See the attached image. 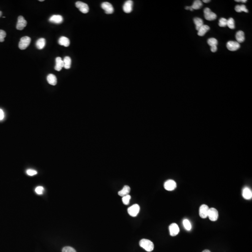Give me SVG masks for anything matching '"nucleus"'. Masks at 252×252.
Instances as JSON below:
<instances>
[{
  "label": "nucleus",
  "mask_w": 252,
  "mask_h": 252,
  "mask_svg": "<svg viewBox=\"0 0 252 252\" xmlns=\"http://www.w3.org/2000/svg\"><path fill=\"white\" fill-rule=\"evenodd\" d=\"M140 247L147 252H151L154 249V244L151 241L147 239H141L139 242Z\"/></svg>",
  "instance_id": "nucleus-1"
},
{
  "label": "nucleus",
  "mask_w": 252,
  "mask_h": 252,
  "mask_svg": "<svg viewBox=\"0 0 252 252\" xmlns=\"http://www.w3.org/2000/svg\"><path fill=\"white\" fill-rule=\"evenodd\" d=\"M31 42V38L28 36H23L21 38L19 43V48L20 49L23 50L26 49L30 45Z\"/></svg>",
  "instance_id": "nucleus-2"
},
{
  "label": "nucleus",
  "mask_w": 252,
  "mask_h": 252,
  "mask_svg": "<svg viewBox=\"0 0 252 252\" xmlns=\"http://www.w3.org/2000/svg\"><path fill=\"white\" fill-rule=\"evenodd\" d=\"M204 18L208 21H213L216 19L217 15L211 11L209 8H206L204 10Z\"/></svg>",
  "instance_id": "nucleus-3"
},
{
  "label": "nucleus",
  "mask_w": 252,
  "mask_h": 252,
  "mask_svg": "<svg viewBox=\"0 0 252 252\" xmlns=\"http://www.w3.org/2000/svg\"><path fill=\"white\" fill-rule=\"evenodd\" d=\"M76 7L79 9L80 11L84 14H87L89 11L88 5L82 1H77L76 3Z\"/></svg>",
  "instance_id": "nucleus-4"
},
{
  "label": "nucleus",
  "mask_w": 252,
  "mask_h": 252,
  "mask_svg": "<svg viewBox=\"0 0 252 252\" xmlns=\"http://www.w3.org/2000/svg\"><path fill=\"white\" fill-rule=\"evenodd\" d=\"M140 209V206L138 204H134L128 208V212L132 217H136L138 214Z\"/></svg>",
  "instance_id": "nucleus-5"
},
{
  "label": "nucleus",
  "mask_w": 252,
  "mask_h": 252,
  "mask_svg": "<svg viewBox=\"0 0 252 252\" xmlns=\"http://www.w3.org/2000/svg\"><path fill=\"white\" fill-rule=\"evenodd\" d=\"M208 217L211 221H216L218 217V212L217 209L214 208H209L208 212Z\"/></svg>",
  "instance_id": "nucleus-6"
},
{
  "label": "nucleus",
  "mask_w": 252,
  "mask_h": 252,
  "mask_svg": "<svg viewBox=\"0 0 252 252\" xmlns=\"http://www.w3.org/2000/svg\"><path fill=\"white\" fill-rule=\"evenodd\" d=\"M164 187L165 190L168 191H172L176 189L177 184L176 182L173 180H168L164 183Z\"/></svg>",
  "instance_id": "nucleus-7"
},
{
  "label": "nucleus",
  "mask_w": 252,
  "mask_h": 252,
  "mask_svg": "<svg viewBox=\"0 0 252 252\" xmlns=\"http://www.w3.org/2000/svg\"><path fill=\"white\" fill-rule=\"evenodd\" d=\"M102 9L105 11V13L107 14H111L114 11V7L112 5L108 2L102 3L101 5Z\"/></svg>",
  "instance_id": "nucleus-8"
},
{
  "label": "nucleus",
  "mask_w": 252,
  "mask_h": 252,
  "mask_svg": "<svg viewBox=\"0 0 252 252\" xmlns=\"http://www.w3.org/2000/svg\"><path fill=\"white\" fill-rule=\"evenodd\" d=\"M240 46H241L239 43H238L236 41H230L228 42L226 44V47L228 48V49L232 52L238 50L240 48Z\"/></svg>",
  "instance_id": "nucleus-9"
},
{
  "label": "nucleus",
  "mask_w": 252,
  "mask_h": 252,
  "mask_svg": "<svg viewBox=\"0 0 252 252\" xmlns=\"http://www.w3.org/2000/svg\"><path fill=\"white\" fill-rule=\"evenodd\" d=\"M27 24V22L24 17L22 16H19L18 17V21L16 26L17 30H22L26 27Z\"/></svg>",
  "instance_id": "nucleus-10"
},
{
  "label": "nucleus",
  "mask_w": 252,
  "mask_h": 252,
  "mask_svg": "<svg viewBox=\"0 0 252 252\" xmlns=\"http://www.w3.org/2000/svg\"><path fill=\"white\" fill-rule=\"evenodd\" d=\"M209 208L206 204H202L199 208V216L201 218H206L208 217Z\"/></svg>",
  "instance_id": "nucleus-11"
},
{
  "label": "nucleus",
  "mask_w": 252,
  "mask_h": 252,
  "mask_svg": "<svg viewBox=\"0 0 252 252\" xmlns=\"http://www.w3.org/2000/svg\"><path fill=\"white\" fill-rule=\"evenodd\" d=\"M169 233L171 236H175L179 233V228L176 223H172L169 226Z\"/></svg>",
  "instance_id": "nucleus-12"
},
{
  "label": "nucleus",
  "mask_w": 252,
  "mask_h": 252,
  "mask_svg": "<svg viewBox=\"0 0 252 252\" xmlns=\"http://www.w3.org/2000/svg\"><path fill=\"white\" fill-rule=\"evenodd\" d=\"M49 21L52 23L59 24H61L63 22V18L62 16L59 15H54L50 17Z\"/></svg>",
  "instance_id": "nucleus-13"
},
{
  "label": "nucleus",
  "mask_w": 252,
  "mask_h": 252,
  "mask_svg": "<svg viewBox=\"0 0 252 252\" xmlns=\"http://www.w3.org/2000/svg\"><path fill=\"white\" fill-rule=\"evenodd\" d=\"M133 2L132 1L128 0L126 1L123 6V9L124 12L126 13H130L133 10Z\"/></svg>",
  "instance_id": "nucleus-14"
},
{
  "label": "nucleus",
  "mask_w": 252,
  "mask_h": 252,
  "mask_svg": "<svg viewBox=\"0 0 252 252\" xmlns=\"http://www.w3.org/2000/svg\"><path fill=\"white\" fill-rule=\"evenodd\" d=\"M242 196L245 199L247 200L251 199L252 197V190L247 187H245L242 190Z\"/></svg>",
  "instance_id": "nucleus-15"
},
{
  "label": "nucleus",
  "mask_w": 252,
  "mask_h": 252,
  "mask_svg": "<svg viewBox=\"0 0 252 252\" xmlns=\"http://www.w3.org/2000/svg\"><path fill=\"white\" fill-rule=\"evenodd\" d=\"M63 67L64 63L63 60H62L60 57H57L56 58V65L55 66V69L57 71H60Z\"/></svg>",
  "instance_id": "nucleus-16"
},
{
  "label": "nucleus",
  "mask_w": 252,
  "mask_h": 252,
  "mask_svg": "<svg viewBox=\"0 0 252 252\" xmlns=\"http://www.w3.org/2000/svg\"><path fill=\"white\" fill-rule=\"evenodd\" d=\"M47 80L48 83L51 85H55L57 83V79L56 76L52 74H50L47 77Z\"/></svg>",
  "instance_id": "nucleus-17"
},
{
  "label": "nucleus",
  "mask_w": 252,
  "mask_h": 252,
  "mask_svg": "<svg viewBox=\"0 0 252 252\" xmlns=\"http://www.w3.org/2000/svg\"><path fill=\"white\" fill-rule=\"evenodd\" d=\"M58 44L65 47H68L70 44L69 39L65 36H61L58 39Z\"/></svg>",
  "instance_id": "nucleus-18"
},
{
  "label": "nucleus",
  "mask_w": 252,
  "mask_h": 252,
  "mask_svg": "<svg viewBox=\"0 0 252 252\" xmlns=\"http://www.w3.org/2000/svg\"><path fill=\"white\" fill-rule=\"evenodd\" d=\"M236 39L238 43H243L244 41L245 38V34L244 32L242 31H239L236 34Z\"/></svg>",
  "instance_id": "nucleus-19"
},
{
  "label": "nucleus",
  "mask_w": 252,
  "mask_h": 252,
  "mask_svg": "<svg viewBox=\"0 0 252 252\" xmlns=\"http://www.w3.org/2000/svg\"><path fill=\"white\" fill-rule=\"evenodd\" d=\"M209 30V26L204 24L198 30V35L200 36H204Z\"/></svg>",
  "instance_id": "nucleus-20"
},
{
  "label": "nucleus",
  "mask_w": 252,
  "mask_h": 252,
  "mask_svg": "<svg viewBox=\"0 0 252 252\" xmlns=\"http://www.w3.org/2000/svg\"><path fill=\"white\" fill-rule=\"evenodd\" d=\"M45 44H46V40L43 38H41L38 39L36 43V48L39 50L43 49V48H44Z\"/></svg>",
  "instance_id": "nucleus-21"
},
{
  "label": "nucleus",
  "mask_w": 252,
  "mask_h": 252,
  "mask_svg": "<svg viewBox=\"0 0 252 252\" xmlns=\"http://www.w3.org/2000/svg\"><path fill=\"white\" fill-rule=\"evenodd\" d=\"M130 191V188L128 185H125L124 186V187L122 190L118 192V195L123 197V196L129 195Z\"/></svg>",
  "instance_id": "nucleus-22"
},
{
  "label": "nucleus",
  "mask_w": 252,
  "mask_h": 252,
  "mask_svg": "<svg viewBox=\"0 0 252 252\" xmlns=\"http://www.w3.org/2000/svg\"><path fill=\"white\" fill-rule=\"evenodd\" d=\"M193 22L196 25V29L198 31L199 28H200L202 26L204 25L203 20L200 18H198V17L194 18L193 19Z\"/></svg>",
  "instance_id": "nucleus-23"
},
{
  "label": "nucleus",
  "mask_w": 252,
  "mask_h": 252,
  "mask_svg": "<svg viewBox=\"0 0 252 252\" xmlns=\"http://www.w3.org/2000/svg\"><path fill=\"white\" fill-rule=\"evenodd\" d=\"M63 63H64V68L66 69H69L71 68V60L70 57L66 56L63 59Z\"/></svg>",
  "instance_id": "nucleus-24"
},
{
  "label": "nucleus",
  "mask_w": 252,
  "mask_h": 252,
  "mask_svg": "<svg viewBox=\"0 0 252 252\" xmlns=\"http://www.w3.org/2000/svg\"><path fill=\"white\" fill-rule=\"evenodd\" d=\"M202 5H203L202 2L201 1L196 0L193 2L192 5L190 6V8H192L193 9L198 10V9H200Z\"/></svg>",
  "instance_id": "nucleus-25"
},
{
  "label": "nucleus",
  "mask_w": 252,
  "mask_h": 252,
  "mask_svg": "<svg viewBox=\"0 0 252 252\" xmlns=\"http://www.w3.org/2000/svg\"><path fill=\"white\" fill-rule=\"evenodd\" d=\"M235 10L236 11L239 12V13L242 11L245 12L246 13H248V10L244 5H237L235 6Z\"/></svg>",
  "instance_id": "nucleus-26"
},
{
  "label": "nucleus",
  "mask_w": 252,
  "mask_h": 252,
  "mask_svg": "<svg viewBox=\"0 0 252 252\" xmlns=\"http://www.w3.org/2000/svg\"><path fill=\"white\" fill-rule=\"evenodd\" d=\"M184 227L186 230L190 231L191 229V224L189 220L187 219H185L183 222Z\"/></svg>",
  "instance_id": "nucleus-27"
},
{
  "label": "nucleus",
  "mask_w": 252,
  "mask_h": 252,
  "mask_svg": "<svg viewBox=\"0 0 252 252\" xmlns=\"http://www.w3.org/2000/svg\"><path fill=\"white\" fill-rule=\"evenodd\" d=\"M218 43V42L217 40L214 38H211L207 40V43H208V45H210L211 47L217 46Z\"/></svg>",
  "instance_id": "nucleus-28"
},
{
  "label": "nucleus",
  "mask_w": 252,
  "mask_h": 252,
  "mask_svg": "<svg viewBox=\"0 0 252 252\" xmlns=\"http://www.w3.org/2000/svg\"><path fill=\"white\" fill-rule=\"evenodd\" d=\"M227 26L230 29H234L235 28L234 20L233 18H230L227 20Z\"/></svg>",
  "instance_id": "nucleus-29"
},
{
  "label": "nucleus",
  "mask_w": 252,
  "mask_h": 252,
  "mask_svg": "<svg viewBox=\"0 0 252 252\" xmlns=\"http://www.w3.org/2000/svg\"><path fill=\"white\" fill-rule=\"evenodd\" d=\"M227 20L225 18H221L219 20L218 25L221 27H225L227 26Z\"/></svg>",
  "instance_id": "nucleus-30"
},
{
  "label": "nucleus",
  "mask_w": 252,
  "mask_h": 252,
  "mask_svg": "<svg viewBox=\"0 0 252 252\" xmlns=\"http://www.w3.org/2000/svg\"><path fill=\"white\" fill-rule=\"evenodd\" d=\"M130 196L129 195H128L123 196L122 198V202H123L124 204L128 205V204H129V202L130 200Z\"/></svg>",
  "instance_id": "nucleus-31"
},
{
  "label": "nucleus",
  "mask_w": 252,
  "mask_h": 252,
  "mask_svg": "<svg viewBox=\"0 0 252 252\" xmlns=\"http://www.w3.org/2000/svg\"><path fill=\"white\" fill-rule=\"evenodd\" d=\"M44 191V188L42 186H38L35 189V192L38 195H42L43 194Z\"/></svg>",
  "instance_id": "nucleus-32"
},
{
  "label": "nucleus",
  "mask_w": 252,
  "mask_h": 252,
  "mask_svg": "<svg viewBox=\"0 0 252 252\" xmlns=\"http://www.w3.org/2000/svg\"><path fill=\"white\" fill-rule=\"evenodd\" d=\"M62 252H77L75 249L71 247H65L63 248Z\"/></svg>",
  "instance_id": "nucleus-33"
},
{
  "label": "nucleus",
  "mask_w": 252,
  "mask_h": 252,
  "mask_svg": "<svg viewBox=\"0 0 252 252\" xmlns=\"http://www.w3.org/2000/svg\"><path fill=\"white\" fill-rule=\"evenodd\" d=\"M6 36V32L3 30H0V42L4 41V38Z\"/></svg>",
  "instance_id": "nucleus-34"
},
{
  "label": "nucleus",
  "mask_w": 252,
  "mask_h": 252,
  "mask_svg": "<svg viewBox=\"0 0 252 252\" xmlns=\"http://www.w3.org/2000/svg\"><path fill=\"white\" fill-rule=\"evenodd\" d=\"M26 173L28 176H32L36 175L37 174V171L34 169H28L26 171Z\"/></svg>",
  "instance_id": "nucleus-35"
},
{
  "label": "nucleus",
  "mask_w": 252,
  "mask_h": 252,
  "mask_svg": "<svg viewBox=\"0 0 252 252\" xmlns=\"http://www.w3.org/2000/svg\"><path fill=\"white\" fill-rule=\"evenodd\" d=\"M4 117V112L3 110L0 109V120H3Z\"/></svg>",
  "instance_id": "nucleus-36"
},
{
  "label": "nucleus",
  "mask_w": 252,
  "mask_h": 252,
  "mask_svg": "<svg viewBox=\"0 0 252 252\" xmlns=\"http://www.w3.org/2000/svg\"><path fill=\"white\" fill-rule=\"evenodd\" d=\"M211 52H217V47H211Z\"/></svg>",
  "instance_id": "nucleus-37"
},
{
  "label": "nucleus",
  "mask_w": 252,
  "mask_h": 252,
  "mask_svg": "<svg viewBox=\"0 0 252 252\" xmlns=\"http://www.w3.org/2000/svg\"><path fill=\"white\" fill-rule=\"evenodd\" d=\"M203 2L204 3H209L211 1H210V0H203Z\"/></svg>",
  "instance_id": "nucleus-38"
},
{
  "label": "nucleus",
  "mask_w": 252,
  "mask_h": 252,
  "mask_svg": "<svg viewBox=\"0 0 252 252\" xmlns=\"http://www.w3.org/2000/svg\"><path fill=\"white\" fill-rule=\"evenodd\" d=\"M190 7L187 6L185 8V9H186V10H189V9H190Z\"/></svg>",
  "instance_id": "nucleus-39"
},
{
  "label": "nucleus",
  "mask_w": 252,
  "mask_h": 252,
  "mask_svg": "<svg viewBox=\"0 0 252 252\" xmlns=\"http://www.w3.org/2000/svg\"><path fill=\"white\" fill-rule=\"evenodd\" d=\"M202 252H211V251H210V250H209L206 249L204 250V251H203Z\"/></svg>",
  "instance_id": "nucleus-40"
},
{
  "label": "nucleus",
  "mask_w": 252,
  "mask_h": 252,
  "mask_svg": "<svg viewBox=\"0 0 252 252\" xmlns=\"http://www.w3.org/2000/svg\"><path fill=\"white\" fill-rule=\"evenodd\" d=\"M241 1L242 3H245L247 2V0H241V1Z\"/></svg>",
  "instance_id": "nucleus-41"
},
{
  "label": "nucleus",
  "mask_w": 252,
  "mask_h": 252,
  "mask_svg": "<svg viewBox=\"0 0 252 252\" xmlns=\"http://www.w3.org/2000/svg\"><path fill=\"white\" fill-rule=\"evenodd\" d=\"M1 15H2V12L0 11V17H1Z\"/></svg>",
  "instance_id": "nucleus-42"
},
{
  "label": "nucleus",
  "mask_w": 252,
  "mask_h": 252,
  "mask_svg": "<svg viewBox=\"0 0 252 252\" xmlns=\"http://www.w3.org/2000/svg\"><path fill=\"white\" fill-rule=\"evenodd\" d=\"M44 0H39V1H44Z\"/></svg>",
  "instance_id": "nucleus-43"
}]
</instances>
